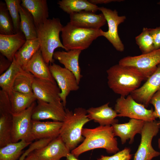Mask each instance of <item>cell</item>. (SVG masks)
Returning <instances> with one entry per match:
<instances>
[{"instance_id": "1", "label": "cell", "mask_w": 160, "mask_h": 160, "mask_svg": "<svg viewBox=\"0 0 160 160\" xmlns=\"http://www.w3.org/2000/svg\"><path fill=\"white\" fill-rule=\"evenodd\" d=\"M109 88L120 96L126 97L140 87L141 82L148 77L133 67L113 65L106 71Z\"/></svg>"}, {"instance_id": "2", "label": "cell", "mask_w": 160, "mask_h": 160, "mask_svg": "<svg viewBox=\"0 0 160 160\" xmlns=\"http://www.w3.org/2000/svg\"><path fill=\"white\" fill-rule=\"evenodd\" d=\"M82 135L84 138L82 143L71 152L77 158L84 152L97 148L104 149L109 153L115 154L119 151L111 125L83 128Z\"/></svg>"}, {"instance_id": "3", "label": "cell", "mask_w": 160, "mask_h": 160, "mask_svg": "<svg viewBox=\"0 0 160 160\" xmlns=\"http://www.w3.org/2000/svg\"><path fill=\"white\" fill-rule=\"evenodd\" d=\"M63 27L60 19L55 17L48 19L44 23L36 27L40 50L45 61L48 65L54 63L53 56L56 49L62 48L66 50L59 36Z\"/></svg>"}, {"instance_id": "4", "label": "cell", "mask_w": 160, "mask_h": 160, "mask_svg": "<svg viewBox=\"0 0 160 160\" xmlns=\"http://www.w3.org/2000/svg\"><path fill=\"white\" fill-rule=\"evenodd\" d=\"M66 115L61 128L59 136L71 151L76 147L84 138L82 135L84 126L91 120L87 116V110L82 107L73 112L65 108Z\"/></svg>"}, {"instance_id": "5", "label": "cell", "mask_w": 160, "mask_h": 160, "mask_svg": "<svg viewBox=\"0 0 160 160\" xmlns=\"http://www.w3.org/2000/svg\"><path fill=\"white\" fill-rule=\"evenodd\" d=\"M102 31L101 29L95 30L78 27L69 22L62 29V44L66 51H82L88 48L98 37L102 36Z\"/></svg>"}, {"instance_id": "6", "label": "cell", "mask_w": 160, "mask_h": 160, "mask_svg": "<svg viewBox=\"0 0 160 160\" xmlns=\"http://www.w3.org/2000/svg\"><path fill=\"white\" fill-rule=\"evenodd\" d=\"M114 110L118 117H128L145 121H153L157 118L152 108L147 109L136 102L130 95L118 98L116 101Z\"/></svg>"}, {"instance_id": "7", "label": "cell", "mask_w": 160, "mask_h": 160, "mask_svg": "<svg viewBox=\"0 0 160 160\" xmlns=\"http://www.w3.org/2000/svg\"><path fill=\"white\" fill-rule=\"evenodd\" d=\"M160 129V121L156 120L145 121L141 133L140 145L134 157L133 160H151L160 156V153L153 147L152 141Z\"/></svg>"}, {"instance_id": "8", "label": "cell", "mask_w": 160, "mask_h": 160, "mask_svg": "<svg viewBox=\"0 0 160 160\" xmlns=\"http://www.w3.org/2000/svg\"><path fill=\"white\" fill-rule=\"evenodd\" d=\"M36 103L17 114H12V142L24 140L28 142L33 140L31 134L32 115Z\"/></svg>"}, {"instance_id": "9", "label": "cell", "mask_w": 160, "mask_h": 160, "mask_svg": "<svg viewBox=\"0 0 160 160\" xmlns=\"http://www.w3.org/2000/svg\"><path fill=\"white\" fill-rule=\"evenodd\" d=\"M49 67L52 77L60 89V97L65 108L67 96L71 92L79 89V84L73 73L65 67L54 63L50 64Z\"/></svg>"}, {"instance_id": "10", "label": "cell", "mask_w": 160, "mask_h": 160, "mask_svg": "<svg viewBox=\"0 0 160 160\" xmlns=\"http://www.w3.org/2000/svg\"><path fill=\"white\" fill-rule=\"evenodd\" d=\"M118 64L122 66L135 67L148 77L160 64V48L139 55L124 57L119 60Z\"/></svg>"}, {"instance_id": "11", "label": "cell", "mask_w": 160, "mask_h": 160, "mask_svg": "<svg viewBox=\"0 0 160 160\" xmlns=\"http://www.w3.org/2000/svg\"><path fill=\"white\" fill-rule=\"evenodd\" d=\"M98 10L104 15L108 26V31H102V36L106 38L116 50L124 51V47L119 36L118 27L119 24L125 21L126 16H119L116 10H112L104 7H99Z\"/></svg>"}, {"instance_id": "12", "label": "cell", "mask_w": 160, "mask_h": 160, "mask_svg": "<svg viewBox=\"0 0 160 160\" xmlns=\"http://www.w3.org/2000/svg\"><path fill=\"white\" fill-rule=\"evenodd\" d=\"M160 90V64L156 71L141 87L132 92L130 95L137 102L147 108L153 95Z\"/></svg>"}, {"instance_id": "13", "label": "cell", "mask_w": 160, "mask_h": 160, "mask_svg": "<svg viewBox=\"0 0 160 160\" xmlns=\"http://www.w3.org/2000/svg\"><path fill=\"white\" fill-rule=\"evenodd\" d=\"M32 88L37 100L55 104L62 103L60 97V89L56 82L35 77Z\"/></svg>"}, {"instance_id": "14", "label": "cell", "mask_w": 160, "mask_h": 160, "mask_svg": "<svg viewBox=\"0 0 160 160\" xmlns=\"http://www.w3.org/2000/svg\"><path fill=\"white\" fill-rule=\"evenodd\" d=\"M65 109L62 103L55 104L37 100V104L33 111L32 119L40 121L49 119L63 122L65 116Z\"/></svg>"}, {"instance_id": "15", "label": "cell", "mask_w": 160, "mask_h": 160, "mask_svg": "<svg viewBox=\"0 0 160 160\" xmlns=\"http://www.w3.org/2000/svg\"><path fill=\"white\" fill-rule=\"evenodd\" d=\"M69 15L70 22L74 26L80 28L98 30L107 22L102 13L97 14L92 12L82 11Z\"/></svg>"}, {"instance_id": "16", "label": "cell", "mask_w": 160, "mask_h": 160, "mask_svg": "<svg viewBox=\"0 0 160 160\" xmlns=\"http://www.w3.org/2000/svg\"><path fill=\"white\" fill-rule=\"evenodd\" d=\"M70 151L59 136L34 152L39 160H60L63 157H66Z\"/></svg>"}, {"instance_id": "17", "label": "cell", "mask_w": 160, "mask_h": 160, "mask_svg": "<svg viewBox=\"0 0 160 160\" xmlns=\"http://www.w3.org/2000/svg\"><path fill=\"white\" fill-rule=\"evenodd\" d=\"M145 122L141 120L130 119L127 122L115 123L111 126L115 136L120 138L122 144L129 140V143L131 144L134 142L136 135L141 134Z\"/></svg>"}, {"instance_id": "18", "label": "cell", "mask_w": 160, "mask_h": 160, "mask_svg": "<svg viewBox=\"0 0 160 160\" xmlns=\"http://www.w3.org/2000/svg\"><path fill=\"white\" fill-rule=\"evenodd\" d=\"M63 122L32 121L31 134L33 140L44 139H54L60 135Z\"/></svg>"}, {"instance_id": "19", "label": "cell", "mask_w": 160, "mask_h": 160, "mask_svg": "<svg viewBox=\"0 0 160 160\" xmlns=\"http://www.w3.org/2000/svg\"><path fill=\"white\" fill-rule=\"evenodd\" d=\"M26 40L22 32L11 35L0 34V53L12 62L15 54Z\"/></svg>"}, {"instance_id": "20", "label": "cell", "mask_w": 160, "mask_h": 160, "mask_svg": "<svg viewBox=\"0 0 160 160\" xmlns=\"http://www.w3.org/2000/svg\"><path fill=\"white\" fill-rule=\"evenodd\" d=\"M109 103L97 107H92L87 110V116L91 120L98 123L100 125L107 126L118 123V117L116 111L109 107Z\"/></svg>"}, {"instance_id": "21", "label": "cell", "mask_w": 160, "mask_h": 160, "mask_svg": "<svg viewBox=\"0 0 160 160\" xmlns=\"http://www.w3.org/2000/svg\"><path fill=\"white\" fill-rule=\"evenodd\" d=\"M81 52L78 50L57 51L54 52L53 56L54 59L58 60L65 68L73 73L79 84L82 77L79 61Z\"/></svg>"}, {"instance_id": "22", "label": "cell", "mask_w": 160, "mask_h": 160, "mask_svg": "<svg viewBox=\"0 0 160 160\" xmlns=\"http://www.w3.org/2000/svg\"><path fill=\"white\" fill-rule=\"evenodd\" d=\"M23 69L30 72L35 78L56 82L51 73L49 65L42 57L40 49L32 57Z\"/></svg>"}, {"instance_id": "23", "label": "cell", "mask_w": 160, "mask_h": 160, "mask_svg": "<svg viewBox=\"0 0 160 160\" xmlns=\"http://www.w3.org/2000/svg\"><path fill=\"white\" fill-rule=\"evenodd\" d=\"M21 5L32 15L36 27L48 19L49 9L46 0H22Z\"/></svg>"}, {"instance_id": "24", "label": "cell", "mask_w": 160, "mask_h": 160, "mask_svg": "<svg viewBox=\"0 0 160 160\" xmlns=\"http://www.w3.org/2000/svg\"><path fill=\"white\" fill-rule=\"evenodd\" d=\"M39 39L26 40L25 43L15 54L14 57L18 64L23 69L27 63L40 49Z\"/></svg>"}, {"instance_id": "25", "label": "cell", "mask_w": 160, "mask_h": 160, "mask_svg": "<svg viewBox=\"0 0 160 160\" xmlns=\"http://www.w3.org/2000/svg\"><path fill=\"white\" fill-rule=\"evenodd\" d=\"M57 4L61 9L69 15L82 11L95 13L99 8L87 0H62L58 1Z\"/></svg>"}, {"instance_id": "26", "label": "cell", "mask_w": 160, "mask_h": 160, "mask_svg": "<svg viewBox=\"0 0 160 160\" xmlns=\"http://www.w3.org/2000/svg\"><path fill=\"white\" fill-rule=\"evenodd\" d=\"M19 11L20 18V29L26 40L37 38L36 28L32 15L21 5L19 7Z\"/></svg>"}, {"instance_id": "27", "label": "cell", "mask_w": 160, "mask_h": 160, "mask_svg": "<svg viewBox=\"0 0 160 160\" xmlns=\"http://www.w3.org/2000/svg\"><path fill=\"white\" fill-rule=\"evenodd\" d=\"M9 97L13 114L18 113L25 110L37 100L33 94H26L13 91Z\"/></svg>"}, {"instance_id": "28", "label": "cell", "mask_w": 160, "mask_h": 160, "mask_svg": "<svg viewBox=\"0 0 160 160\" xmlns=\"http://www.w3.org/2000/svg\"><path fill=\"white\" fill-rule=\"evenodd\" d=\"M22 69L14 57L9 68L0 75V87L1 89L6 92L9 97L13 91L12 87L15 79Z\"/></svg>"}, {"instance_id": "29", "label": "cell", "mask_w": 160, "mask_h": 160, "mask_svg": "<svg viewBox=\"0 0 160 160\" xmlns=\"http://www.w3.org/2000/svg\"><path fill=\"white\" fill-rule=\"evenodd\" d=\"M35 78L30 72L22 69L15 79L13 91L26 94H33L32 87Z\"/></svg>"}, {"instance_id": "30", "label": "cell", "mask_w": 160, "mask_h": 160, "mask_svg": "<svg viewBox=\"0 0 160 160\" xmlns=\"http://www.w3.org/2000/svg\"><path fill=\"white\" fill-rule=\"evenodd\" d=\"M32 143L21 140L0 148V160H17L23 153V149Z\"/></svg>"}, {"instance_id": "31", "label": "cell", "mask_w": 160, "mask_h": 160, "mask_svg": "<svg viewBox=\"0 0 160 160\" xmlns=\"http://www.w3.org/2000/svg\"><path fill=\"white\" fill-rule=\"evenodd\" d=\"M16 33L12 19L5 2L0 1V34L4 35Z\"/></svg>"}, {"instance_id": "32", "label": "cell", "mask_w": 160, "mask_h": 160, "mask_svg": "<svg viewBox=\"0 0 160 160\" xmlns=\"http://www.w3.org/2000/svg\"><path fill=\"white\" fill-rule=\"evenodd\" d=\"M12 116L0 115V148L12 143Z\"/></svg>"}, {"instance_id": "33", "label": "cell", "mask_w": 160, "mask_h": 160, "mask_svg": "<svg viewBox=\"0 0 160 160\" xmlns=\"http://www.w3.org/2000/svg\"><path fill=\"white\" fill-rule=\"evenodd\" d=\"M135 40L142 54L147 53L155 50L148 28L144 27L141 33L135 37Z\"/></svg>"}, {"instance_id": "34", "label": "cell", "mask_w": 160, "mask_h": 160, "mask_svg": "<svg viewBox=\"0 0 160 160\" xmlns=\"http://www.w3.org/2000/svg\"><path fill=\"white\" fill-rule=\"evenodd\" d=\"M9 14L12 19L15 33L22 32L20 29V18L19 7L20 0H5Z\"/></svg>"}, {"instance_id": "35", "label": "cell", "mask_w": 160, "mask_h": 160, "mask_svg": "<svg viewBox=\"0 0 160 160\" xmlns=\"http://www.w3.org/2000/svg\"><path fill=\"white\" fill-rule=\"evenodd\" d=\"M130 152V149L126 147L111 156L102 155L97 160H130L132 156Z\"/></svg>"}, {"instance_id": "36", "label": "cell", "mask_w": 160, "mask_h": 160, "mask_svg": "<svg viewBox=\"0 0 160 160\" xmlns=\"http://www.w3.org/2000/svg\"><path fill=\"white\" fill-rule=\"evenodd\" d=\"M155 49L160 48V26L155 28H148Z\"/></svg>"}, {"instance_id": "37", "label": "cell", "mask_w": 160, "mask_h": 160, "mask_svg": "<svg viewBox=\"0 0 160 160\" xmlns=\"http://www.w3.org/2000/svg\"><path fill=\"white\" fill-rule=\"evenodd\" d=\"M150 103L154 106L155 115L157 118H158L160 120V90L157 91L153 95Z\"/></svg>"}, {"instance_id": "38", "label": "cell", "mask_w": 160, "mask_h": 160, "mask_svg": "<svg viewBox=\"0 0 160 160\" xmlns=\"http://www.w3.org/2000/svg\"><path fill=\"white\" fill-rule=\"evenodd\" d=\"M12 62L8 60L4 55L0 54V74L6 71L10 67Z\"/></svg>"}, {"instance_id": "39", "label": "cell", "mask_w": 160, "mask_h": 160, "mask_svg": "<svg viewBox=\"0 0 160 160\" xmlns=\"http://www.w3.org/2000/svg\"><path fill=\"white\" fill-rule=\"evenodd\" d=\"M89 1L91 3L96 5L98 4H106L113 2H120L121 0H89Z\"/></svg>"}, {"instance_id": "40", "label": "cell", "mask_w": 160, "mask_h": 160, "mask_svg": "<svg viewBox=\"0 0 160 160\" xmlns=\"http://www.w3.org/2000/svg\"><path fill=\"white\" fill-rule=\"evenodd\" d=\"M24 160H39L34 151L29 153Z\"/></svg>"}, {"instance_id": "41", "label": "cell", "mask_w": 160, "mask_h": 160, "mask_svg": "<svg viewBox=\"0 0 160 160\" xmlns=\"http://www.w3.org/2000/svg\"><path fill=\"white\" fill-rule=\"evenodd\" d=\"M66 157V160H79L70 152L67 154Z\"/></svg>"}, {"instance_id": "42", "label": "cell", "mask_w": 160, "mask_h": 160, "mask_svg": "<svg viewBox=\"0 0 160 160\" xmlns=\"http://www.w3.org/2000/svg\"><path fill=\"white\" fill-rule=\"evenodd\" d=\"M158 147L159 149V152L160 153V138L158 139Z\"/></svg>"}, {"instance_id": "43", "label": "cell", "mask_w": 160, "mask_h": 160, "mask_svg": "<svg viewBox=\"0 0 160 160\" xmlns=\"http://www.w3.org/2000/svg\"><path fill=\"white\" fill-rule=\"evenodd\" d=\"M158 4H160V1L158 3Z\"/></svg>"}]
</instances>
